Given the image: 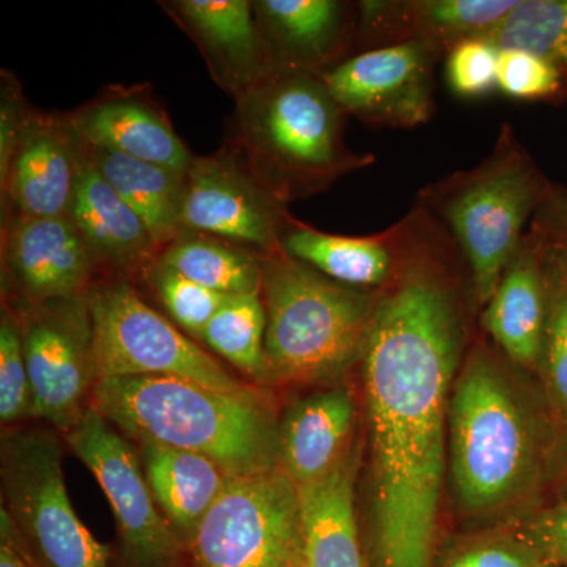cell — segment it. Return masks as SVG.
Returning a JSON list of instances; mask_svg holds the SVG:
<instances>
[{"label": "cell", "mask_w": 567, "mask_h": 567, "mask_svg": "<svg viewBox=\"0 0 567 567\" xmlns=\"http://www.w3.org/2000/svg\"><path fill=\"white\" fill-rule=\"evenodd\" d=\"M461 344L456 305L431 271H406L375 301L360 358L371 431V567H434Z\"/></svg>", "instance_id": "cell-1"}, {"label": "cell", "mask_w": 567, "mask_h": 567, "mask_svg": "<svg viewBox=\"0 0 567 567\" xmlns=\"http://www.w3.org/2000/svg\"><path fill=\"white\" fill-rule=\"evenodd\" d=\"M92 406L132 443L210 458L230 476L278 466L279 421L256 390L227 393L171 377L102 379Z\"/></svg>", "instance_id": "cell-2"}, {"label": "cell", "mask_w": 567, "mask_h": 567, "mask_svg": "<svg viewBox=\"0 0 567 567\" xmlns=\"http://www.w3.org/2000/svg\"><path fill=\"white\" fill-rule=\"evenodd\" d=\"M234 103L223 145L282 204L372 162L347 147L346 114L320 74L278 71Z\"/></svg>", "instance_id": "cell-3"}, {"label": "cell", "mask_w": 567, "mask_h": 567, "mask_svg": "<svg viewBox=\"0 0 567 567\" xmlns=\"http://www.w3.org/2000/svg\"><path fill=\"white\" fill-rule=\"evenodd\" d=\"M447 458L458 506L499 513L528 494L540 465L535 417L494 361L470 358L454 382Z\"/></svg>", "instance_id": "cell-4"}, {"label": "cell", "mask_w": 567, "mask_h": 567, "mask_svg": "<svg viewBox=\"0 0 567 567\" xmlns=\"http://www.w3.org/2000/svg\"><path fill=\"white\" fill-rule=\"evenodd\" d=\"M265 382L333 383L363 353L375 301L284 249L262 254Z\"/></svg>", "instance_id": "cell-5"}, {"label": "cell", "mask_w": 567, "mask_h": 567, "mask_svg": "<svg viewBox=\"0 0 567 567\" xmlns=\"http://www.w3.org/2000/svg\"><path fill=\"white\" fill-rule=\"evenodd\" d=\"M62 445L51 429L9 427L2 434V511L33 567H110V547L71 506Z\"/></svg>", "instance_id": "cell-6"}, {"label": "cell", "mask_w": 567, "mask_h": 567, "mask_svg": "<svg viewBox=\"0 0 567 567\" xmlns=\"http://www.w3.org/2000/svg\"><path fill=\"white\" fill-rule=\"evenodd\" d=\"M89 298L100 380L171 377L227 393L254 390L153 309L133 282L104 279L93 286Z\"/></svg>", "instance_id": "cell-7"}, {"label": "cell", "mask_w": 567, "mask_h": 567, "mask_svg": "<svg viewBox=\"0 0 567 567\" xmlns=\"http://www.w3.org/2000/svg\"><path fill=\"white\" fill-rule=\"evenodd\" d=\"M192 567H305L300 495L279 466L230 477L188 547Z\"/></svg>", "instance_id": "cell-8"}, {"label": "cell", "mask_w": 567, "mask_h": 567, "mask_svg": "<svg viewBox=\"0 0 567 567\" xmlns=\"http://www.w3.org/2000/svg\"><path fill=\"white\" fill-rule=\"evenodd\" d=\"M20 327L33 417L63 435L92 406L100 382L89 293L47 301L2 300Z\"/></svg>", "instance_id": "cell-9"}, {"label": "cell", "mask_w": 567, "mask_h": 567, "mask_svg": "<svg viewBox=\"0 0 567 567\" xmlns=\"http://www.w3.org/2000/svg\"><path fill=\"white\" fill-rule=\"evenodd\" d=\"M110 499L126 567H192L188 550L163 516L136 446L93 406L65 435Z\"/></svg>", "instance_id": "cell-10"}, {"label": "cell", "mask_w": 567, "mask_h": 567, "mask_svg": "<svg viewBox=\"0 0 567 567\" xmlns=\"http://www.w3.org/2000/svg\"><path fill=\"white\" fill-rule=\"evenodd\" d=\"M535 196L532 175L516 156H506L464 175L446 199L443 212L483 303L491 301L502 281Z\"/></svg>", "instance_id": "cell-11"}, {"label": "cell", "mask_w": 567, "mask_h": 567, "mask_svg": "<svg viewBox=\"0 0 567 567\" xmlns=\"http://www.w3.org/2000/svg\"><path fill=\"white\" fill-rule=\"evenodd\" d=\"M286 204L260 185L224 145L194 155L185 174L182 230L224 238L260 254L281 249Z\"/></svg>", "instance_id": "cell-12"}, {"label": "cell", "mask_w": 567, "mask_h": 567, "mask_svg": "<svg viewBox=\"0 0 567 567\" xmlns=\"http://www.w3.org/2000/svg\"><path fill=\"white\" fill-rule=\"evenodd\" d=\"M320 78L342 112L363 122L415 126L431 114V51L423 41L363 52Z\"/></svg>", "instance_id": "cell-13"}, {"label": "cell", "mask_w": 567, "mask_h": 567, "mask_svg": "<svg viewBox=\"0 0 567 567\" xmlns=\"http://www.w3.org/2000/svg\"><path fill=\"white\" fill-rule=\"evenodd\" d=\"M2 300L47 301L89 293L99 271L69 215L0 223Z\"/></svg>", "instance_id": "cell-14"}, {"label": "cell", "mask_w": 567, "mask_h": 567, "mask_svg": "<svg viewBox=\"0 0 567 567\" xmlns=\"http://www.w3.org/2000/svg\"><path fill=\"white\" fill-rule=\"evenodd\" d=\"M82 162V142L66 112L31 107L24 133L0 185L2 219L69 215Z\"/></svg>", "instance_id": "cell-15"}, {"label": "cell", "mask_w": 567, "mask_h": 567, "mask_svg": "<svg viewBox=\"0 0 567 567\" xmlns=\"http://www.w3.org/2000/svg\"><path fill=\"white\" fill-rule=\"evenodd\" d=\"M66 114L82 144L111 148L178 173L192 166V151L148 84L106 85Z\"/></svg>", "instance_id": "cell-16"}, {"label": "cell", "mask_w": 567, "mask_h": 567, "mask_svg": "<svg viewBox=\"0 0 567 567\" xmlns=\"http://www.w3.org/2000/svg\"><path fill=\"white\" fill-rule=\"evenodd\" d=\"M203 54L213 81L233 100L276 73L249 0H163Z\"/></svg>", "instance_id": "cell-17"}, {"label": "cell", "mask_w": 567, "mask_h": 567, "mask_svg": "<svg viewBox=\"0 0 567 567\" xmlns=\"http://www.w3.org/2000/svg\"><path fill=\"white\" fill-rule=\"evenodd\" d=\"M69 216L80 230L104 279L141 282L159 248L144 221L104 181L82 147V162Z\"/></svg>", "instance_id": "cell-18"}, {"label": "cell", "mask_w": 567, "mask_h": 567, "mask_svg": "<svg viewBox=\"0 0 567 567\" xmlns=\"http://www.w3.org/2000/svg\"><path fill=\"white\" fill-rule=\"evenodd\" d=\"M354 399L331 388L301 399L279 423L278 466L301 487L339 464L353 446Z\"/></svg>", "instance_id": "cell-19"}, {"label": "cell", "mask_w": 567, "mask_h": 567, "mask_svg": "<svg viewBox=\"0 0 567 567\" xmlns=\"http://www.w3.org/2000/svg\"><path fill=\"white\" fill-rule=\"evenodd\" d=\"M257 25L276 73L322 74L346 39V7L334 0H256Z\"/></svg>", "instance_id": "cell-20"}, {"label": "cell", "mask_w": 567, "mask_h": 567, "mask_svg": "<svg viewBox=\"0 0 567 567\" xmlns=\"http://www.w3.org/2000/svg\"><path fill=\"white\" fill-rule=\"evenodd\" d=\"M358 466L353 445L327 475L298 487L305 567H368L354 509Z\"/></svg>", "instance_id": "cell-21"}, {"label": "cell", "mask_w": 567, "mask_h": 567, "mask_svg": "<svg viewBox=\"0 0 567 567\" xmlns=\"http://www.w3.org/2000/svg\"><path fill=\"white\" fill-rule=\"evenodd\" d=\"M133 445L156 505L188 550L204 517L233 476L199 454L153 442Z\"/></svg>", "instance_id": "cell-22"}, {"label": "cell", "mask_w": 567, "mask_h": 567, "mask_svg": "<svg viewBox=\"0 0 567 567\" xmlns=\"http://www.w3.org/2000/svg\"><path fill=\"white\" fill-rule=\"evenodd\" d=\"M93 166L144 221L159 251L182 233L185 174L111 148L82 144Z\"/></svg>", "instance_id": "cell-23"}, {"label": "cell", "mask_w": 567, "mask_h": 567, "mask_svg": "<svg viewBox=\"0 0 567 567\" xmlns=\"http://www.w3.org/2000/svg\"><path fill=\"white\" fill-rule=\"evenodd\" d=\"M284 251L347 287L380 286L391 274V254L380 238L342 237L287 216L279 237Z\"/></svg>", "instance_id": "cell-24"}, {"label": "cell", "mask_w": 567, "mask_h": 567, "mask_svg": "<svg viewBox=\"0 0 567 567\" xmlns=\"http://www.w3.org/2000/svg\"><path fill=\"white\" fill-rule=\"evenodd\" d=\"M484 322L511 360L527 368L539 361L547 330L543 286L535 265L520 259L507 268L488 301Z\"/></svg>", "instance_id": "cell-25"}, {"label": "cell", "mask_w": 567, "mask_h": 567, "mask_svg": "<svg viewBox=\"0 0 567 567\" xmlns=\"http://www.w3.org/2000/svg\"><path fill=\"white\" fill-rule=\"evenodd\" d=\"M158 262L216 293L262 290V254L213 235L182 230L159 251Z\"/></svg>", "instance_id": "cell-26"}, {"label": "cell", "mask_w": 567, "mask_h": 567, "mask_svg": "<svg viewBox=\"0 0 567 567\" xmlns=\"http://www.w3.org/2000/svg\"><path fill=\"white\" fill-rule=\"evenodd\" d=\"M267 311L262 293L229 295L205 327L200 341L241 374L265 382Z\"/></svg>", "instance_id": "cell-27"}, {"label": "cell", "mask_w": 567, "mask_h": 567, "mask_svg": "<svg viewBox=\"0 0 567 567\" xmlns=\"http://www.w3.org/2000/svg\"><path fill=\"white\" fill-rule=\"evenodd\" d=\"M496 50H518L551 62L567 58V0H524L488 33Z\"/></svg>", "instance_id": "cell-28"}, {"label": "cell", "mask_w": 567, "mask_h": 567, "mask_svg": "<svg viewBox=\"0 0 567 567\" xmlns=\"http://www.w3.org/2000/svg\"><path fill=\"white\" fill-rule=\"evenodd\" d=\"M155 295L167 316L189 338L200 341L205 327L229 295L213 292L189 281L173 268L156 262L145 271L142 281Z\"/></svg>", "instance_id": "cell-29"}, {"label": "cell", "mask_w": 567, "mask_h": 567, "mask_svg": "<svg viewBox=\"0 0 567 567\" xmlns=\"http://www.w3.org/2000/svg\"><path fill=\"white\" fill-rule=\"evenodd\" d=\"M516 6V0H434L420 3L417 17L432 35L462 43L486 40Z\"/></svg>", "instance_id": "cell-30"}, {"label": "cell", "mask_w": 567, "mask_h": 567, "mask_svg": "<svg viewBox=\"0 0 567 567\" xmlns=\"http://www.w3.org/2000/svg\"><path fill=\"white\" fill-rule=\"evenodd\" d=\"M33 417V395L20 327L10 309L0 311V421L14 427Z\"/></svg>", "instance_id": "cell-31"}, {"label": "cell", "mask_w": 567, "mask_h": 567, "mask_svg": "<svg viewBox=\"0 0 567 567\" xmlns=\"http://www.w3.org/2000/svg\"><path fill=\"white\" fill-rule=\"evenodd\" d=\"M499 51L486 40L458 43L447 63V78L454 91L464 96L483 95L498 84Z\"/></svg>", "instance_id": "cell-32"}, {"label": "cell", "mask_w": 567, "mask_h": 567, "mask_svg": "<svg viewBox=\"0 0 567 567\" xmlns=\"http://www.w3.org/2000/svg\"><path fill=\"white\" fill-rule=\"evenodd\" d=\"M498 85L516 99H540L557 92L558 71L546 59L518 50L499 51Z\"/></svg>", "instance_id": "cell-33"}, {"label": "cell", "mask_w": 567, "mask_h": 567, "mask_svg": "<svg viewBox=\"0 0 567 567\" xmlns=\"http://www.w3.org/2000/svg\"><path fill=\"white\" fill-rule=\"evenodd\" d=\"M514 536L546 565L567 567V502L528 517Z\"/></svg>", "instance_id": "cell-34"}, {"label": "cell", "mask_w": 567, "mask_h": 567, "mask_svg": "<svg viewBox=\"0 0 567 567\" xmlns=\"http://www.w3.org/2000/svg\"><path fill=\"white\" fill-rule=\"evenodd\" d=\"M31 107L18 78L9 70L0 71V185L7 181Z\"/></svg>", "instance_id": "cell-35"}, {"label": "cell", "mask_w": 567, "mask_h": 567, "mask_svg": "<svg viewBox=\"0 0 567 567\" xmlns=\"http://www.w3.org/2000/svg\"><path fill=\"white\" fill-rule=\"evenodd\" d=\"M543 561L522 540L491 537L470 544L451 555L443 567H540Z\"/></svg>", "instance_id": "cell-36"}, {"label": "cell", "mask_w": 567, "mask_h": 567, "mask_svg": "<svg viewBox=\"0 0 567 567\" xmlns=\"http://www.w3.org/2000/svg\"><path fill=\"white\" fill-rule=\"evenodd\" d=\"M544 350L548 394L551 404L567 423V293L555 305Z\"/></svg>", "instance_id": "cell-37"}, {"label": "cell", "mask_w": 567, "mask_h": 567, "mask_svg": "<svg viewBox=\"0 0 567 567\" xmlns=\"http://www.w3.org/2000/svg\"><path fill=\"white\" fill-rule=\"evenodd\" d=\"M0 567H33L32 563L22 554L9 522L0 516Z\"/></svg>", "instance_id": "cell-38"}, {"label": "cell", "mask_w": 567, "mask_h": 567, "mask_svg": "<svg viewBox=\"0 0 567 567\" xmlns=\"http://www.w3.org/2000/svg\"><path fill=\"white\" fill-rule=\"evenodd\" d=\"M540 567H554V566L546 565V563H543V566H540Z\"/></svg>", "instance_id": "cell-39"}]
</instances>
